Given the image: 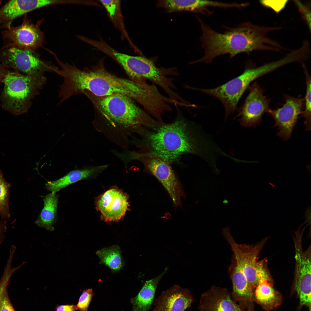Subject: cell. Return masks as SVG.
<instances>
[{
    "label": "cell",
    "instance_id": "1",
    "mask_svg": "<svg viewBox=\"0 0 311 311\" xmlns=\"http://www.w3.org/2000/svg\"><path fill=\"white\" fill-rule=\"evenodd\" d=\"M100 63L91 70H82L74 65H65L60 73L64 80L60 86L63 96L68 99L86 91L99 96L119 94L134 100L147 111L155 106L160 94L154 84L119 77L102 67V61Z\"/></svg>",
    "mask_w": 311,
    "mask_h": 311
},
{
    "label": "cell",
    "instance_id": "2",
    "mask_svg": "<svg viewBox=\"0 0 311 311\" xmlns=\"http://www.w3.org/2000/svg\"><path fill=\"white\" fill-rule=\"evenodd\" d=\"M198 18L202 33L200 39L204 54L191 64L211 63L216 57L226 54H229L230 59L241 53H249L254 50L277 52L282 49L278 42L267 36L269 32L280 29L281 27L266 26L246 22L235 27L227 28L221 33Z\"/></svg>",
    "mask_w": 311,
    "mask_h": 311
},
{
    "label": "cell",
    "instance_id": "3",
    "mask_svg": "<svg viewBox=\"0 0 311 311\" xmlns=\"http://www.w3.org/2000/svg\"><path fill=\"white\" fill-rule=\"evenodd\" d=\"M84 93L97 107L106 121L105 127L101 132L117 133L123 138L135 133L141 135L162 125L127 96L115 94L99 96L88 91Z\"/></svg>",
    "mask_w": 311,
    "mask_h": 311
},
{
    "label": "cell",
    "instance_id": "4",
    "mask_svg": "<svg viewBox=\"0 0 311 311\" xmlns=\"http://www.w3.org/2000/svg\"><path fill=\"white\" fill-rule=\"evenodd\" d=\"M143 140L139 147L172 164L183 155H201L203 146L187 122L177 118L173 122L164 124L154 130L141 135Z\"/></svg>",
    "mask_w": 311,
    "mask_h": 311
},
{
    "label": "cell",
    "instance_id": "5",
    "mask_svg": "<svg viewBox=\"0 0 311 311\" xmlns=\"http://www.w3.org/2000/svg\"><path fill=\"white\" fill-rule=\"evenodd\" d=\"M46 81L44 75H28L8 71L2 81L4 86L0 99L3 108L14 115L26 113Z\"/></svg>",
    "mask_w": 311,
    "mask_h": 311
},
{
    "label": "cell",
    "instance_id": "6",
    "mask_svg": "<svg viewBox=\"0 0 311 311\" xmlns=\"http://www.w3.org/2000/svg\"><path fill=\"white\" fill-rule=\"evenodd\" d=\"M110 56L122 67L131 79L149 80L160 87L170 98L179 102L183 100L175 91L177 88L173 79L170 77L179 75L175 68H159L146 58L129 55L115 50L111 52Z\"/></svg>",
    "mask_w": 311,
    "mask_h": 311
},
{
    "label": "cell",
    "instance_id": "7",
    "mask_svg": "<svg viewBox=\"0 0 311 311\" xmlns=\"http://www.w3.org/2000/svg\"><path fill=\"white\" fill-rule=\"evenodd\" d=\"M275 70V66L271 62L257 67L253 62L248 61L246 62L244 70L241 75L225 83L211 89L194 88L193 90L220 100L225 108L226 119L237 109L239 100L250 84L256 79Z\"/></svg>",
    "mask_w": 311,
    "mask_h": 311
},
{
    "label": "cell",
    "instance_id": "8",
    "mask_svg": "<svg viewBox=\"0 0 311 311\" xmlns=\"http://www.w3.org/2000/svg\"><path fill=\"white\" fill-rule=\"evenodd\" d=\"M129 161L136 160L143 164L144 172L155 177L167 191L175 207L182 205L181 198L185 197L182 185L171 164L147 151L140 149L130 152Z\"/></svg>",
    "mask_w": 311,
    "mask_h": 311
},
{
    "label": "cell",
    "instance_id": "9",
    "mask_svg": "<svg viewBox=\"0 0 311 311\" xmlns=\"http://www.w3.org/2000/svg\"><path fill=\"white\" fill-rule=\"evenodd\" d=\"M223 236L231 246L234 257L242 266L246 279L253 289L262 279L271 278L267 267V260L264 259L258 261L259 255L268 237L255 244L246 245L236 243L230 231L225 232Z\"/></svg>",
    "mask_w": 311,
    "mask_h": 311
},
{
    "label": "cell",
    "instance_id": "10",
    "mask_svg": "<svg viewBox=\"0 0 311 311\" xmlns=\"http://www.w3.org/2000/svg\"><path fill=\"white\" fill-rule=\"evenodd\" d=\"M0 61L5 67L28 75H44L54 71L57 67L41 60L33 50L14 47L0 48Z\"/></svg>",
    "mask_w": 311,
    "mask_h": 311
},
{
    "label": "cell",
    "instance_id": "11",
    "mask_svg": "<svg viewBox=\"0 0 311 311\" xmlns=\"http://www.w3.org/2000/svg\"><path fill=\"white\" fill-rule=\"evenodd\" d=\"M301 226L295 232L293 236L295 249V268L294 286L300 300L301 306H308L311 303V249L310 246L304 251L302 246L303 232L305 226Z\"/></svg>",
    "mask_w": 311,
    "mask_h": 311
},
{
    "label": "cell",
    "instance_id": "12",
    "mask_svg": "<svg viewBox=\"0 0 311 311\" xmlns=\"http://www.w3.org/2000/svg\"><path fill=\"white\" fill-rule=\"evenodd\" d=\"M42 21L35 24L25 15L20 25H12L1 31L3 46L33 51L42 47L45 41L43 33L40 29Z\"/></svg>",
    "mask_w": 311,
    "mask_h": 311
},
{
    "label": "cell",
    "instance_id": "13",
    "mask_svg": "<svg viewBox=\"0 0 311 311\" xmlns=\"http://www.w3.org/2000/svg\"><path fill=\"white\" fill-rule=\"evenodd\" d=\"M248 89L249 94L239 108L236 118L240 117L239 121L242 126L255 128L262 121L263 114L268 113L271 109L270 100L264 95V90L257 81Z\"/></svg>",
    "mask_w": 311,
    "mask_h": 311
},
{
    "label": "cell",
    "instance_id": "14",
    "mask_svg": "<svg viewBox=\"0 0 311 311\" xmlns=\"http://www.w3.org/2000/svg\"><path fill=\"white\" fill-rule=\"evenodd\" d=\"M285 102L280 107L270 109L269 112L274 118L273 127L278 128L277 135L284 141L291 137L298 119L301 117L304 108V98L284 95Z\"/></svg>",
    "mask_w": 311,
    "mask_h": 311
},
{
    "label": "cell",
    "instance_id": "15",
    "mask_svg": "<svg viewBox=\"0 0 311 311\" xmlns=\"http://www.w3.org/2000/svg\"><path fill=\"white\" fill-rule=\"evenodd\" d=\"M128 194L116 187H113L98 196L95 200L96 210L100 212L102 220L117 221L129 209Z\"/></svg>",
    "mask_w": 311,
    "mask_h": 311
},
{
    "label": "cell",
    "instance_id": "16",
    "mask_svg": "<svg viewBox=\"0 0 311 311\" xmlns=\"http://www.w3.org/2000/svg\"><path fill=\"white\" fill-rule=\"evenodd\" d=\"M195 301L189 290L175 285L154 301L153 311H185Z\"/></svg>",
    "mask_w": 311,
    "mask_h": 311
},
{
    "label": "cell",
    "instance_id": "17",
    "mask_svg": "<svg viewBox=\"0 0 311 311\" xmlns=\"http://www.w3.org/2000/svg\"><path fill=\"white\" fill-rule=\"evenodd\" d=\"M198 307L200 311H244L226 288L214 286L202 294Z\"/></svg>",
    "mask_w": 311,
    "mask_h": 311
},
{
    "label": "cell",
    "instance_id": "18",
    "mask_svg": "<svg viewBox=\"0 0 311 311\" xmlns=\"http://www.w3.org/2000/svg\"><path fill=\"white\" fill-rule=\"evenodd\" d=\"M232 285L230 294L233 301L244 311H250L254 300L253 289L248 282L243 270L236 266L230 271Z\"/></svg>",
    "mask_w": 311,
    "mask_h": 311
},
{
    "label": "cell",
    "instance_id": "19",
    "mask_svg": "<svg viewBox=\"0 0 311 311\" xmlns=\"http://www.w3.org/2000/svg\"><path fill=\"white\" fill-rule=\"evenodd\" d=\"M40 0H13L0 7V31L12 25L16 19L41 7Z\"/></svg>",
    "mask_w": 311,
    "mask_h": 311
},
{
    "label": "cell",
    "instance_id": "20",
    "mask_svg": "<svg viewBox=\"0 0 311 311\" xmlns=\"http://www.w3.org/2000/svg\"><path fill=\"white\" fill-rule=\"evenodd\" d=\"M108 166L107 165L90 167L72 170L62 177L46 184L47 189L56 193L66 187L83 179L95 177Z\"/></svg>",
    "mask_w": 311,
    "mask_h": 311
},
{
    "label": "cell",
    "instance_id": "21",
    "mask_svg": "<svg viewBox=\"0 0 311 311\" xmlns=\"http://www.w3.org/2000/svg\"><path fill=\"white\" fill-rule=\"evenodd\" d=\"M254 292V300L267 310L274 309L281 304V295L274 287L271 278L261 280Z\"/></svg>",
    "mask_w": 311,
    "mask_h": 311
},
{
    "label": "cell",
    "instance_id": "22",
    "mask_svg": "<svg viewBox=\"0 0 311 311\" xmlns=\"http://www.w3.org/2000/svg\"><path fill=\"white\" fill-rule=\"evenodd\" d=\"M167 270L166 268L160 274L146 281L137 295L131 299L133 311H149L151 308L158 283Z\"/></svg>",
    "mask_w": 311,
    "mask_h": 311
},
{
    "label": "cell",
    "instance_id": "23",
    "mask_svg": "<svg viewBox=\"0 0 311 311\" xmlns=\"http://www.w3.org/2000/svg\"><path fill=\"white\" fill-rule=\"evenodd\" d=\"M58 196L52 192L44 198V206L35 223L39 226L48 230H53L55 223L58 202Z\"/></svg>",
    "mask_w": 311,
    "mask_h": 311
},
{
    "label": "cell",
    "instance_id": "24",
    "mask_svg": "<svg viewBox=\"0 0 311 311\" xmlns=\"http://www.w3.org/2000/svg\"><path fill=\"white\" fill-rule=\"evenodd\" d=\"M96 253L101 262L112 270H118L123 265L120 248L117 245L102 249Z\"/></svg>",
    "mask_w": 311,
    "mask_h": 311
},
{
    "label": "cell",
    "instance_id": "25",
    "mask_svg": "<svg viewBox=\"0 0 311 311\" xmlns=\"http://www.w3.org/2000/svg\"><path fill=\"white\" fill-rule=\"evenodd\" d=\"M105 8L111 21L126 37L127 35L121 14L120 1L99 0Z\"/></svg>",
    "mask_w": 311,
    "mask_h": 311
},
{
    "label": "cell",
    "instance_id": "26",
    "mask_svg": "<svg viewBox=\"0 0 311 311\" xmlns=\"http://www.w3.org/2000/svg\"><path fill=\"white\" fill-rule=\"evenodd\" d=\"M305 77L306 91L304 98V110L301 117L304 118V124L306 130H311V78L304 63L302 64Z\"/></svg>",
    "mask_w": 311,
    "mask_h": 311
},
{
    "label": "cell",
    "instance_id": "27",
    "mask_svg": "<svg viewBox=\"0 0 311 311\" xmlns=\"http://www.w3.org/2000/svg\"><path fill=\"white\" fill-rule=\"evenodd\" d=\"M9 183L6 181L0 169V214L2 219L10 217L8 205Z\"/></svg>",
    "mask_w": 311,
    "mask_h": 311
},
{
    "label": "cell",
    "instance_id": "28",
    "mask_svg": "<svg viewBox=\"0 0 311 311\" xmlns=\"http://www.w3.org/2000/svg\"><path fill=\"white\" fill-rule=\"evenodd\" d=\"M94 295L92 288L84 290L80 296L78 303L76 305L77 310L79 311H88Z\"/></svg>",
    "mask_w": 311,
    "mask_h": 311
},
{
    "label": "cell",
    "instance_id": "29",
    "mask_svg": "<svg viewBox=\"0 0 311 311\" xmlns=\"http://www.w3.org/2000/svg\"><path fill=\"white\" fill-rule=\"evenodd\" d=\"M302 18L306 23L309 30H311V11L308 6L299 0L293 1Z\"/></svg>",
    "mask_w": 311,
    "mask_h": 311
},
{
    "label": "cell",
    "instance_id": "30",
    "mask_svg": "<svg viewBox=\"0 0 311 311\" xmlns=\"http://www.w3.org/2000/svg\"><path fill=\"white\" fill-rule=\"evenodd\" d=\"M288 1L287 0H262L260 1V3L264 6L270 8L278 13L284 8Z\"/></svg>",
    "mask_w": 311,
    "mask_h": 311
},
{
    "label": "cell",
    "instance_id": "31",
    "mask_svg": "<svg viewBox=\"0 0 311 311\" xmlns=\"http://www.w3.org/2000/svg\"><path fill=\"white\" fill-rule=\"evenodd\" d=\"M0 311H15L8 296L7 287L4 289L1 295Z\"/></svg>",
    "mask_w": 311,
    "mask_h": 311
},
{
    "label": "cell",
    "instance_id": "32",
    "mask_svg": "<svg viewBox=\"0 0 311 311\" xmlns=\"http://www.w3.org/2000/svg\"><path fill=\"white\" fill-rule=\"evenodd\" d=\"M56 311H75L77 310L76 305L67 304L58 306Z\"/></svg>",
    "mask_w": 311,
    "mask_h": 311
},
{
    "label": "cell",
    "instance_id": "33",
    "mask_svg": "<svg viewBox=\"0 0 311 311\" xmlns=\"http://www.w3.org/2000/svg\"><path fill=\"white\" fill-rule=\"evenodd\" d=\"M10 278V277L8 275H4L0 280V300L3 291L5 288L7 287Z\"/></svg>",
    "mask_w": 311,
    "mask_h": 311
},
{
    "label": "cell",
    "instance_id": "34",
    "mask_svg": "<svg viewBox=\"0 0 311 311\" xmlns=\"http://www.w3.org/2000/svg\"><path fill=\"white\" fill-rule=\"evenodd\" d=\"M6 230V223L5 222H0V244L3 241L4 238V233Z\"/></svg>",
    "mask_w": 311,
    "mask_h": 311
},
{
    "label": "cell",
    "instance_id": "35",
    "mask_svg": "<svg viewBox=\"0 0 311 311\" xmlns=\"http://www.w3.org/2000/svg\"><path fill=\"white\" fill-rule=\"evenodd\" d=\"M311 206L307 208L306 211L304 213V218H306V220H305L304 222L301 225H300L301 226H302L304 224L306 223H311Z\"/></svg>",
    "mask_w": 311,
    "mask_h": 311
},
{
    "label": "cell",
    "instance_id": "36",
    "mask_svg": "<svg viewBox=\"0 0 311 311\" xmlns=\"http://www.w3.org/2000/svg\"><path fill=\"white\" fill-rule=\"evenodd\" d=\"M4 65L0 64V82L2 81L5 75L8 71Z\"/></svg>",
    "mask_w": 311,
    "mask_h": 311
}]
</instances>
